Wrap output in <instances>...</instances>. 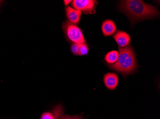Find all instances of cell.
<instances>
[{
  "mask_svg": "<svg viewBox=\"0 0 160 119\" xmlns=\"http://www.w3.org/2000/svg\"><path fill=\"white\" fill-rule=\"evenodd\" d=\"M120 10L125 13L132 22L151 19L159 16L158 9L140 0H128L120 2Z\"/></svg>",
  "mask_w": 160,
  "mask_h": 119,
  "instance_id": "cell-1",
  "label": "cell"
},
{
  "mask_svg": "<svg viewBox=\"0 0 160 119\" xmlns=\"http://www.w3.org/2000/svg\"><path fill=\"white\" fill-rule=\"evenodd\" d=\"M118 57L114 64H107L109 69L117 71L126 78L130 74L137 72L139 65L136 58V53L132 46L118 47Z\"/></svg>",
  "mask_w": 160,
  "mask_h": 119,
  "instance_id": "cell-2",
  "label": "cell"
},
{
  "mask_svg": "<svg viewBox=\"0 0 160 119\" xmlns=\"http://www.w3.org/2000/svg\"><path fill=\"white\" fill-rule=\"evenodd\" d=\"M62 28L69 40L74 43H85V39L83 37L82 31L76 25L67 21L63 24Z\"/></svg>",
  "mask_w": 160,
  "mask_h": 119,
  "instance_id": "cell-3",
  "label": "cell"
},
{
  "mask_svg": "<svg viewBox=\"0 0 160 119\" xmlns=\"http://www.w3.org/2000/svg\"><path fill=\"white\" fill-rule=\"evenodd\" d=\"M98 2L94 0H74L72 5L74 9L82 11L85 14H94Z\"/></svg>",
  "mask_w": 160,
  "mask_h": 119,
  "instance_id": "cell-4",
  "label": "cell"
},
{
  "mask_svg": "<svg viewBox=\"0 0 160 119\" xmlns=\"http://www.w3.org/2000/svg\"><path fill=\"white\" fill-rule=\"evenodd\" d=\"M103 80L106 87L111 91L115 90L119 83L118 76L114 72H108L105 74Z\"/></svg>",
  "mask_w": 160,
  "mask_h": 119,
  "instance_id": "cell-5",
  "label": "cell"
},
{
  "mask_svg": "<svg viewBox=\"0 0 160 119\" xmlns=\"http://www.w3.org/2000/svg\"><path fill=\"white\" fill-rule=\"evenodd\" d=\"M113 38L120 47L128 46L131 42L130 36L124 31H118L113 36Z\"/></svg>",
  "mask_w": 160,
  "mask_h": 119,
  "instance_id": "cell-6",
  "label": "cell"
},
{
  "mask_svg": "<svg viewBox=\"0 0 160 119\" xmlns=\"http://www.w3.org/2000/svg\"><path fill=\"white\" fill-rule=\"evenodd\" d=\"M65 11L67 18L70 22L74 25L79 23L81 17V11L72 8L70 6H67L65 8Z\"/></svg>",
  "mask_w": 160,
  "mask_h": 119,
  "instance_id": "cell-7",
  "label": "cell"
},
{
  "mask_svg": "<svg viewBox=\"0 0 160 119\" xmlns=\"http://www.w3.org/2000/svg\"><path fill=\"white\" fill-rule=\"evenodd\" d=\"M102 30L105 36L114 34L117 31V27L114 21L110 20L105 21L102 25Z\"/></svg>",
  "mask_w": 160,
  "mask_h": 119,
  "instance_id": "cell-8",
  "label": "cell"
},
{
  "mask_svg": "<svg viewBox=\"0 0 160 119\" xmlns=\"http://www.w3.org/2000/svg\"><path fill=\"white\" fill-rule=\"evenodd\" d=\"M118 57V52L117 51H112L109 52L106 54L105 60L109 64L115 63L117 61Z\"/></svg>",
  "mask_w": 160,
  "mask_h": 119,
  "instance_id": "cell-9",
  "label": "cell"
},
{
  "mask_svg": "<svg viewBox=\"0 0 160 119\" xmlns=\"http://www.w3.org/2000/svg\"><path fill=\"white\" fill-rule=\"evenodd\" d=\"M52 112L54 116V119H61L63 115V108L61 104L56 105L54 107L52 111Z\"/></svg>",
  "mask_w": 160,
  "mask_h": 119,
  "instance_id": "cell-10",
  "label": "cell"
},
{
  "mask_svg": "<svg viewBox=\"0 0 160 119\" xmlns=\"http://www.w3.org/2000/svg\"><path fill=\"white\" fill-rule=\"evenodd\" d=\"M88 47L85 43H81L79 45V53L78 55H85L88 53Z\"/></svg>",
  "mask_w": 160,
  "mask_h": 119,
  "instance_id": "cell-11",
  "label": "cell"
},
{
  "mask_svg": "<svg viewBox=\"0 0 160 119\" xmlns=\"http://www.w3.org/2000/svg\"><path fill=\"white\" fill-rule=\"evenodd\" d=\"M41 119H54V116L52 112H44L41 115Z\"/></svg>",
  "mask_w": 160,
  "mask_h": 119,
  "instance_id": "cell-12",
  "label": "cell"
},
{
  "mask_svg": "<svg viewBox=\"0 0 160 119\" xmlns=\"http://www.w3.org/2000/svg\"><path fill=\"white\" fill-rule=\"evenodd\" d=\"M80 44L73 43L71 46V51L75 55H78Z\"/></svg>",
  "mask_w": 160,
  "mask_h": 119,
  "instance_id": "cell-13",
  "label": "cell"
},
{
  "mask_svg": "<svg viewBox=\"0 0 160 119\" xmlns=\"http://www.w3.org/2000/svg\"><path fill=\"white\" fill-rule=\"evenodd\" d=\"M80 116H81L79 115H70L63 114L61 119H80Z\"/></svg>",
  "mask_w": 160,
  "mask_h": 119,
  "instance_id": "cell-14",
  "label": "cell"
},
{
  "mask_svg": "<svg viewBox=\"0 0 160 119\" xmlns=\"http://www.w3.org/2000/svg\"><path fill=\"white\" fill-rule=\"evenodd\" d=\"M71 2H72V1H71V0H70V1H67V0H65V1H64V4L65 5H68Z\"/></svg>",
  "mask_w": 160,
  "mask_h": 119,
  "instance_id": "cell-15",
  "label": "cell"
},
{
  "mask_svg": "<svg viewBox=\"0 0 160 119\" xmlns=\"http://www.w3.org/2000/svg\"><path fill=\"white\" fill-rule=\"evenodd\" d=\"M80 119H86V118H84L83 117H82V115H81V116H80Z\"/></svg>",
  "mask_w": 160,
  "mask_h": 119,
  "instance_id": "cell-16",
  "label": "cell"
},
{
  "mask_svg": "<svg viewBox=\"0 0 160 119\" xmlns=\"http://www.w3.org/2000/svg\"><path fill=\"white\" fill-rule=\"evenodd\" d=\"M0 2H1V1H0Z\"/></svg>",
  "mask_w": 160,
  "mask_h": 119,
  "instance_id": "cell-17",
  "label": "cell"
}]
</instances>
